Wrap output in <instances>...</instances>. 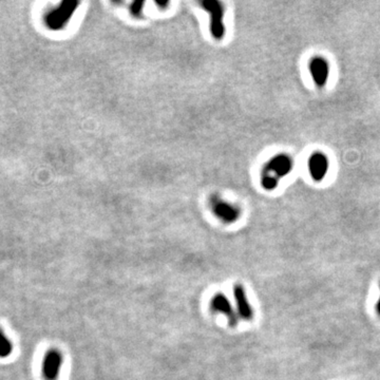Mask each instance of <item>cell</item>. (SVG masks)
<instances>
[{
  "label": "cell",
  "instance_id": "6da1fadb",
  "mask_svg": "<svg viewBox=\"0 0 380 380\" xmlns=\"http://www.w3.org/2000/svg\"><path fill=\"white\" fill-rule=\"evenodd\" d=\"M204 9L210 14V32L213 38L220 40L223 38L225 28H224V9L221 3L215 0H205L202 3Z\"/></svg>",
  "mask_w": 380,
  "mask_h": 380
},
{
  "label": "cell",
  "instance_id": "7a4b0ae2",
  "mask_svg": "<svg viewBox=\"0 0 380 380\" xmlns=\"http://www.w3.org/2000/svg\"><path fill=\"white\" fill-rule=\"evenodd\" d=\"M78 3L76 2H65L56 10L50 12L45 17V22L50 29L60 30L65 27L67 22L70 20L71 16L75 12Z\"/></svg>",
  "mask_w": 380,
  "mask_h": 380
},
{
  "label": "cell",
  "instance_id": "3957f363",
  "mask_svg": "<svg viewBox=\"0 0 380 380\" xmlns=\"http://www.w3.org/2000/svg\"><path fill=\"white\" fill-rule=\"evenodd\" d=\"M63 365V355L57 350H51L44 357L42 374L47 380H56Z\"/></svg>",
  "mask_w": 380,
  "mask_h": 380
},
{
  "label": "cell",
  "instance_id": "277c9868",
  "mask_svg": "<svg viewBox=\"0 0 380 380\" xmlns=\"http://www.w3.org/2000/svg\"><path fill=\"white\" fill-rule=\"evenodd\" d=\"M310 75H312L315 84L322 88L324 87L328 83L329 75H330V66L329 63L323 59V57L316 56L312 59L308 66Z\"/></svg>",
  "mask_w": 380,
  "mask_h": 380
},
{
  "label": "cell",
  "instance_id": "5b68a950",
  "mask_svg": "<svg viewBox=\"0 0 380 380\" xmlns=\"http://www.w3.org/2000/svg\"><path fill=\"white\" fill-rule=\"evenodd\" d=\"M211 307L213 310L218 313H221L224 316H226L229 324L232 327H237L238 324V316L237 313L234 310L232 304H230L229 300L226 298L224 294H216L210 302Z\"/></svg>",
  "mask_w": 380,
  "mask_h": 380
},
{
  "label": "cell",
  "instance_id": "8992f818",
  "mask_svg": "<svg viewBox=\"0 0 380 380\" xmlns=\"http://www.w3.org/2000/svg\"><path fill=\"white\" fill-rule=\"evenodd\" d=\"M308 170L315 181L320 182L323 180L329 171V159L327 155L321 152L310 155L308 159Z\"/></svg>",
  "mask_w": 380,
  "mask_h": 380
},
{
  "label": "cell",
  "instance_id": "52a82bcc",
  "mask_svg": "<svg viewBox=\"0 0 380 380\" xmlns=\"http://www.w3.org/2000/svg\"><path fill=\"white\" fill-rule=\"evenodd\" d=\"M234 296L240 317L248 321L251 320L253 318V310L248 301L244 287L241 284H236L234 286Z\"/></svg>",
  "mask_w": 380,
  "mask_h": 380
},
{
  "label": "cell",
  "instance_id": "ba28073f",
  "mask_svg": "<svg viewBox=\"0 0 380 380\" xmlns=\"http://www.w3.org/2000/svg\"><path fill=\"white\" fill-rule=\"evenodd\" d=\"M293 168V162L290 156L285 154H278L274 156L267 164V171L273 172L275 177L282 178L290 174Z\"/></svg>",
  "mask_w": 380,
  "mask_h": 380
},
{
  "label": "cell",
  "instance_id": "9c48e42d",
  "mask_svg": "<svg viewBox=\"0 0 380 380\" xmlns=\"http://www.w3.org/2000/svg\"><path fill=\"white\" fill-rule=\"evenodd\" d=\"M214 213L226 223H233L237 221L240 215L238 208L225 202H220L214 206Z\"/></svg>",
  "mask_w": 380,
  "mask_h": 380
},
{
  "label": "cell",
  "instance_id": "30bf717a",
  "mask_svg": "<svg viewBox=\"0 0 380 380\" xmlns=\"http://www.w3.org/2000/svg\"><path fill=\"white\" fill-rule=\"evenodd\" d=\"M13 351V344L11 340L6 336V334L0 330V357L7 358Z\"/></svg>",
  "mask_w": 380,
  "mask_h": 380
},
{
  "label": "cell",
  "instance_id": "8fae6325",
  "mask_svg": "<svg viewBox=\"0 0 380 380\" xmlns=\"http://www.w3.org/2000/svg\"><path fill=\"white\" fill-rule=\"evenodd\" d=\"M262 185L266 190H274L278 186V178L272 176L268 172L262 177Z\"/></svg>",
  "mask_w": 380,
  "mask_h": 380
},
{
  "label": "cell",
  "instance_id": "7c38bea8",
  "mask_svg": "<svg viewBox=\"0 0 380 380\" xmlns=\"http://www.w3.org/2000/svg\"><path fill=\"white\" fill-rule=\"evenodd\" d=\"M144 5H145L144 2H136V3H134L133 6H132V13L134 15H139V13L141 12V10H142V7Z\"/></svg>",
  "mask_w": 380,
  "mask_h": 380
},
{
  "label": "cell",
  "instance_id": "4fadbf2b",
  "mask_svg": "<svg viewBox=\"0 0 380 380\" xmlns=\"http://www.w3.org/2000/svg\"><path fill=\"white\" fill-rule=\"evenodd\" d=\"M376 309H377V313L378 315L380 316V297H379V300L377 302V305H376Z\"/></svg>",
  "mask_w": 380,
  "mask_h": 380
}]
</instances>
